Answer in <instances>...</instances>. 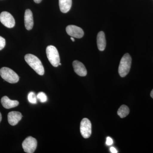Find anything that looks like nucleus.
<instances>
[{"label": "nucleus", "instance_id": "nucleus-8", "mask_svg": "<svg viewBox=\"0 0 153 153\" xmlns=\"http://www.w3.org/2000/svg\"><path fill=\"white\" fill-rule=\"evenodd\" d=\"M68 35L74 38H80L84 36V32L81 28L75 25H68L66 27Z\"/></svg>", "mask_w": 153, "mask_h": 153}, {"label": "nucleus", "instance_id": "nucleus-13", "mask_svg": "<svg viewBox=\"0 0 153 153\" xmlns=\"http://www.w3.org/2000/svg\"><path fill=\"white\" fill-rule=\"evenodd\" d=\"M106 40L104 32L100 31L97 36V45L99 50L100 51H104L106 47Z\"/></svg>", "mask_w": 153, "mask_h": 153}, {"label": "nucleus", "instance_id": "nucleus-6", "mask_svg": "<svg viewBox=\"0 0 153 153\" xmlns=\"http://www.w3.org/2000/svg\"><path fill=\"white\" fill-rule=\"evenodd\" d=\"M80 131L83 138L87 139L91 134V124L88 119L83 118L80 123Z\"/></svg>", "mask_w": 153, "mask_h": 153}, {"label": "nucleus", "instance_id": "nucleus-16", "mask_svg": "<svg viewBox=\"0 0 153 153\" xmlns=\"http://www.w3.org/2000/svg\"><path fill=\"white\" fill-rule=\"evenodd\" d=\"M37 96L34 92H30L28 95V99L30 103L32 104H36L37 102Z\"/></svg>", "mask_w": 153, "mask_h": 153}, {"label": "nucleus", "instance_id": "nucleus-15", "mask_svg": "<svg viewBox=\"0 0 153 153\" xmlns=\"http://www.w3.org/2000/svg\"><path fill=\"white\" fill-rule=\"evenodd\" d=\"M129 112V109L128 107L125 105H121L117 111L118 115L122 118L126 117Z\"/></svg>", "mask_w": 153, "mask_h": 153}, {"label": "nucleus", "instance_id": "nucleus-20", "mask_svg": "<svg viewBox=\"0 0 153 153\" xmlns=\"http://www.w3.org/2000/svg\"><path fill=\"white\" fill-rule=\"evenodd\" d=\"M110 151L112 153H117V150L114 147H111L110 149Z\"/></svg>", "mask_w": 153, "mask_h": 153}, {"label": "nucleus", "instance_id": "nucleus-4", "mask_svg": "<svg viewBox=\"0 0 153 153\" xmlns=\"http://www.w3.org/2000/svg\"><path fill=\"white\" fill-rule=\"evenodd\" d=\"M47 57L49 62L54 67H57L60 63L59 53L56 47L52 45L48 46L46 49Z\"/></svg>", "mask_w": 153, "mask_h": 153}, {"label": "nucleus", "instance_id": "nucleus-12", "mask_svg": "<svg viewBox=\"0 0 153 153\" xmlns=\"http://www.w3.org/2000/svg\"><path fill=\"white\" fill-rule=\"evenodd\" d=\"M1 103L3 106L7 109L16 107L19 105V102L17 100H11L7 96H4L1 99Z\"/></svg>", "mask_w": 153, "mask_h": 153}, {"label": "nucleus", "instance_id": "nucleus-2", "mask_svg": "<svg viewBox=\"0 0 153 153\" xmlns=\"http://www.w3.org/2000/svg\"><path fill=\"white\" fill-rule=\"evenodd\" d=\"M131 57L128 53H126L121 59L119 66V74L121 77H125L129 72L131 64Z\"/></svg>", "mask_w": 153, "mask_h": 153}, {"label": "nucleus", "instance_id": "nucleus-25", "mask_svg": "<svg viewBox=\"0 0 153 153\" xmlns=\"http://www.w3.org/2000/svg\"><path fill=\"white\" fill-rule=\"evenodd\" d=\"M61 65V63H59V65Z\"/></svg>", "mask_w": 153, "mask_h": 153}, {"label": "nucleus", "instance_id": "nucleus-3", "mask_svg": "<svg viewBox=\"0 0 153 153\" xmlns=\"http://www.w3.org/2000/svg\"><path fill=\"white\" fill-rule=\"evenodd\" d=\"M0 75L4 80L9 83H16L19 81L18 74L13 70L7 67H3L0 69Z\"/></svg>", "mask_w": 153, "mask_h": 153}, {"label": "nucleus", "instance_id": "nucleus-18", "mask_svg": "<svg viewBox=\"0 0 153 153\" xmlns=\"http://www.w3.org/2000/svg\"><path fill=\"white\" fill-rule=\"evenodd\" d=\"M6 45V41L4 38L0 36V50L4 49Z\"/></svg>", "mask_w": 153, "mask_h": 153}, {"label": "nucleus", "instance_id": "nucleus-5", "mask_svg": "<svg viewBox=\"0 0 153 153\" xmlns=\"http://www.w3.org/2000/svg\"><path fill=\"white\" fill-rule=\"evenodd\" d=\"M37 146V141L35 138L30 136L25 139L22 143V147L26 153H33Z\"/></svg>", "mask_w": 153, "mask_h": 153}, {"label": "nucleus", "instance_id": "nucleus-17", "mask_svg": "<svg viewBox=\"0 0 153 153\" xmlns=\"http://www.w3.org/2000/svg\"><path fill=\"white\" fill-rule=\"evenodd\" d=\"M37 99L41 102H45L47 101V96L44 92H41L37 96Z\"/></svg>", "mask_w": 153, "mask_h": 153}, {"label": "nucleus", "instance_id": "nucleus-10", "mask_svg": "<svg viewBox=\"0 0 153 153\" xmlns=\"http://www.w3.org/2000/svg\"><path fill=\"white\" fill-rule=\"evenodd\" d=\"M8 121L11 126L16 125L18 123L22 120V113L18 111H11L8 114Z\"/></svg>", "mask_w": 153, "mask_h": 153}, {"label": "nucleus", "instance_id": "nucleus-1", "mask_svg": "<svg viewBox=\"0 0 153 153\" xmlns=\"http://www.w3.org/2000/svg\"><path fill=\"white\" fill-rule=\"evenodd\" d=\"M25 61L28 65L34 70L37 74L43 75L44 74V69L41 60L38 57L32 54H27L25 56Z\"/></svg>", "mask_w": 153, "mask_h": 153}, {"label": "nucleus", "instance_id": "nucleus-7", "mask_svg": "<svg viewBox=\"0 0 153 153\" xmlns=\"http://www.w3.org/2000/svg\"><path fill=\"white\" fill-rule=\"evenodd\" d=\"M0 22L7 27L12 28L15 25L13 17L8 12H3L0 14Z\"/></svg>", "mask_w": 153, "mask_h": 153}, {"label": "nucleus", "instance_id": "nucleus-11", "mask_svg": "<svg viewBox=\"0 0 153 153\" xmlns=\"http://www.w3.org/2000/svg\"><path fill=\"white\" fill-rule=\"evenodd\" d=\"M25 24L27 30H30L33 29V14L32 11L29 9L26 10L25 14Z\"/></svg>", "mask_w": 153, "mask_h": 153}, {"label": "nucleus", "instance_id": "nucleus-14", "mask_svg": "<svg viewBox=\"0 0 153 153\" xmlns=\"http://www.w3.org/2000/svg\"><path fill=\"white\" fill-rule=\"evenodd\" d=\"M60 10L66 13L70 10L72 5V0H59Z\"/></svg>", "mask_w": 153, "mask_h": 153}, {"label": "nucleus", "instance_id": "nucleus-23", "mask_svg": "<svg viewBox=\"0 0 153 153\" xmlns=\"http://www.w3.org/2000/svg\"><path fill=\"white\" fill-rule=\"evenodd\" d=\"M71 41H73V42H74V41H75V40H74V38H73V37H71Z\"/></svg>", "mask_w": 153, "mask_h": 153}, {"label": "nucleus", "instance_id": "nucleus-24", "mask_svg": "<svg viewBox=\"0 0 153 153\" xmlns=\"http://www.w3.org/2000/svg\"><path fill=\"white\" fill-rule=\"evenodd\" d=\"M2 120V115L1 114V112H0V122H1V121Z\"/></svg>", "mask_w": 153, "mask_h": 153}, {"label": "nucleus", "instance_id": "nucleus-21", "mask_svg": "<svg viewBox=\"0 0 153 153\" xmlns=\"http://www.w3.org/2000/svg\"><path fill=\"white\" fill-rule=\"evenodd\" d=\"M42 1V0H34L35 2L37 3V4H39V3H41Z\"/></svg>", "mask_w": 153, "mask_h": 153}, {"label": "nucleus", "instance_id": "nucleus-19", "mask_svg": "<svg viewBox=\"0 0 153 153\" xmlns=\"http://www.w3.org/2000/svg\"><path fill=\"white\" fill-rule=\"evenodd\" d=\"M113 143V141L110 137H107L106 138V144L107 146H111Z\"/></svg>", "mask_w": 153, "mask_h": 153}, {"label": "nucleus", "instance_id": "nucleus-9", "mask_svg": "<svg viewBox=\"0 0 153 153\" xmlns=\"http://www.w3.org/2000/svg\"><path fill=\"white\" fill-rule=\"evenodd\" d=\"M72 65L74 72L77 75L81 76H86L87 73V70L83 63L78 60H74L73 61Z\"/></svg>", "mask_w": 153, "mask_h": 153}, {"label": "nucleus", "instance_id": "nucleus-22", "mask_svg": "<svg viewBox=\"0 0 153 153\" xmlns=\"http://www.w3.org/2000/svg\"><path fill=\"white\" fill-rule=\"evenodd\" d=\"M150 95L151 97L153 99V89L152 91H151Z\"/></svg>", "mask_w": 153, "mask_h": 153}]
</instances>
